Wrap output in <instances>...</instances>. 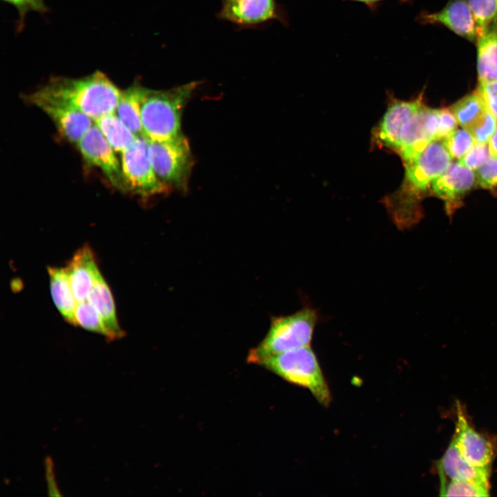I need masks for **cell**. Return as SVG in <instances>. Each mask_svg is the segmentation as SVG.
I'll return each mask as SVG.
<instances>
[{"mask_svg":"<svg viewBox=\"0 0 497 497\" xmlns=\"http://www.w3.org/2000/svg\"><path fill=\"white\" fill-rule=\"evenodd\" d=\"M439 109L428 107L422 95L405 101L390 95L387 108L371 133V144L398 155L403 164L437 141Z\"/></svg>","mask_w":497,"mask_h":497,"instance_id":"1","label":"cell"},{"mask_svg":"<svg viewBox=\"0 0 497 497\" xmlns=\"http://www.w3.org/2000/svg\"><path fill=\"white\" fill-rule=\"evenodd\" d=\"M451 164V157L442 140L433 141L413 160L404 164L401 185L386 195L382 203L398 228H407L420 218V200L432 182Z\"/></svg>","mask_w":497,"mask_h":497,"instance_id":"2","label":"cell"},{"mask_svg":"<svg viewBox=\"0 0 497 497\" xmlns=\"http://www.w3.org/2000/svg\"><path fill=\"white\" fill-rule=\"evenodd\" d=\"M39 90L72 105L94 121L115 113L121 92L99 70L81 78L52 77Z\"/></svg>","mask_w":497,"mask_h":497,"instance_id":"3","label":"cell"},{"mask_svg":"<svg viewBox=\"0 0 497 497\" xmlns=\"http://www.w3.org/2000/svg\"><path fill=\"white\" fill-rule=\"evenodd\" d=\"M197 85L192 81L167 90L150 89L141 112L145 137L162 142L182 134V112Z\"/></svg>","mask_w":497,"mask_h":497,"instance_id":"4","label":"cell"},{"mask_svg":"<svg viewBox=\"0 0 497 497\" xmlns=\"http://www.w3.org/2000/svg\"><path fill=\"white\" fill-rule=\"evenodd\" d=\"M260 364L285 380L308 389L324 407L330 405L331 391L311 346L269 356Z\"/></svg>","mask_w":497,"mask_h":497,"instance_id":"5","label":"cell"},{"mask_svg":"<svg viewBox=\"0 0 497 497\" xmlns=\"http://www.w3.org/2000/svg\"><path fill=\"white\" fill-rule=\"evenodd\" d=\"M318 320L316 311L311 307L275 318L264 339L250 353L248 360L260 364L269 356L310 346Z\"/></svg>","mask_w":497,"mask_h":497,"instance_id":"6","label":"cell"},{"mask_svg":"<svg viewBox=\"0 0 497 497\" xmlns=\"http://www.w3.org/2000/svg\"><path fill=\"white\" fill-rule=\"evenodd\" d=\"M148 155L157 177L163 184L168 188L186 189L193 157L188 139L183 134L166 141L149 140Z\"/></svg>","mask_w":497,"mask_h":497,"instance_id":"7","label":"cell"},{"mask_svg":"<svg viewBox=\"0 0 497 497\" xmlns=\"http://www.w3.org/2000/svg\"><path fill=\"white\" fill-rule=\"evenodd\" d=\"M149 139L137 137L121 153V164L126 191L143 197L165 193L168 188L157 177L148 155Z\"/></svg>","mask_w":497,"mask_h":497,"instance_id":"8","label":"cell"},{"mask_svg":"<svg viewBox=\"0 0 497 497\" xmlns=\"http://www.w3.org/2000/svg\"><path fill=\"white\" fill-rule=\"evenodd\" d=\"M26 99L43 110L70 142L77 144L93 125V120L79 110L39 89L26 95Z\"/></svg>","mask_w":497,"mask_h":497,"instance_id":"9","label":"cell"},{"mask_svg":"<svg viewBox=\"0 0 497 497\" xmlns=\"http://www.w3.org/2000/svg\"><path fill=\"white\" fill-rule=\"evenodd\" d=\"M77 146L88 164L99 168L114 186L126 191L121 164L115 150L95 124L77 142Z\"/></svg>","mask_w":497,"mask_h":497,"instance_id":"10","label":"cell"},{"mask_svg":"<svg viewBox=\"0 0 497 497\" xmlns=\"http://www.w3.org/2000/svg\"><path fill=\"white\" fill-rule=\"evenodd\" d=\"M218 17L240 27H253L281 19L275 0H231L222 1Z\"/></svg>","mask_w":497,"mask_h":497,"instance_id":"11","label":"cell"},{"mask_svg":"<svg viewBox=\"0 0 497 497\" xmlns=\"http://www.w3.org/2000/svg\"><path fill=\"white\" fill-rule=\"evenodd\" d=\"M456 431L453 439L463 458L476 467H489L494 456L491 442L469 424L462 408L457 403Z\"/></svg>","mask_w":497,"mask_h":497,"instance_id":"12","label":"cell"},{"mask_svg":"<svg viewBox=\"0 0 497 497\" xmlns=\"http://www.w3.org/2000/svg\"><path fill=\"white\" fill-rule=\"evenodd\" d=\"M420 20L445 27L471 42L478 37L477 24L467 0H449L442 10L422 14Z\"/></svg>","mask_w":497,"mask_h":497,"instance_id":"13","label":"cell"},{"mask_svg":"<svg viewBox=\"0 0 497 497\" xmlns=\"http://www.w3.org/2000/svg\"><path fill=\"white\" fill-rule=\"evenodd\" d=\"M476 183L474 171L459 162L451 163L449 166L431 185V191L444 200L448 211L453 210L460 199Z\"/></svg>","mask_w":497,"mask_h":497,"instance_id":"14","label":"cell"},{"mask_svg":"<svg viewBox=\"0 0 497 497\" xmlns=\"http://www.w3.org/2000/svg\"><path fill=\"white\" fill-rule=\"evenodd\" d=\"M77 301L87 300L98 275L101 273L93 250L85 244L74 253L66 266Z\"/></svg>","mask_w":497,"mask_h":497,"instance_id":"15","label":"cell"},{"mask_svg":"<svg viewBox=\"0 0 497 497\" xmlns=\"http://www.w3.org/2000/svg\"><path fill=\"white\" fill-rule=\"evenodd\" d=\"M440 478L450 480L468 481L489 487V467H476L467 462L452 439L437 464Z\"/></svg>","mask_w":497,"mask_h":497,"instance_id":"16","label":"cell"},{"mask_svg":"<svg viewBox=\"0 0 497 497\" xmlns=\"http://www.w3.org/2000/svg\"><path fill=\"white\" fill-rule=\"evenodd\" d=\"M87 300L99 313L110 340L124 336L117 318L115 304L112 292L100 273L92 286Z\"/></svg>","mask_w":497,"mask_h":497,"instance_id":"17","label":"cell"},{"mask_svg":"<svg viewBox=\"0 0 497 497\" xmlns=\"http://www.w3.org/2000/svg\"><path fill=\"white\" fill-rule=\"evenodd\" d=\"M476 43L478 81H497V19L478 33Z\"/></svg>","mask_w":497,"mask_h":497,"instance_id":"18","label":"cell"},{"mask_svg":"<svg viewBox=\"0 0 497 497\" xmlns=\"http://www.w3.org/2000/svg\"><path fill=\"white\" fill-rule=\"evenodd\" d=\"M150 89L138 81L121 90L116 115L137 136H145L142 124V106Z\"/></svg>","mask_w":497,"mask_h":497,"instance_id":"19","label":"cell"},{"mask_svg":"<svg viewBox=\"0 0 497 497\" xmlns=\"http://www.w3.org/2000/svg\"><path fill=\"white\" fill-rule=\"evenodd\" d=\"M48 273L50 294L57 309L67 322L75 326V311L77 301L66 267L48 266Z\"/></svg>","mask_w":497,"mask_h":497,"instance_id":"20","label":"cell"},{"mask_svg":"<svg viewBox=\"0 0 497 497\" xmlns=\"http://www.w3.org/2000/svg\"><path fill=\"white\" fill-rule=\"evenodd\" d=\"M95 124L117 153H121L128 148L137 137L115 113L95 120Z\"/></svg>","mask_w":497,"mask_h":497,"instance_id":"21","label":"cell"},{"mask_svg":"<svg viewBox=\"0 0 497 497\" xmlns=\"http://www.w3.org/2000/svg\"><path fill=\"white\" fill-rule=\"evenodd\" d=\"M449 109L458 124L467 130L479 121L488 110L477 90L457 101Z\"/></svg>","mask_w":497,"mask_h":497,"instance_id":"22","label":"cell"},{"mask_svg":"<svg viewBox=\"0 0 497 497\" xmlns=\"http://www.w3.org/2000/svg\"><path fill=\"white\" fill-rule=\"evenodd\" d=\"M75 326L108 338L103 321L95 308L88 301L79 302L75 311Z\"/></svg>","mask_w":497,"mask_h":497,"instance_id":"23","label":"cell"},{"mask_svg":"<svg viewBox=\"0 0 497 497\" xmlns=\"http://www.w3.org/2000/svg\"><path fill=\"white\" fill-rule=\"evenodd\" d=\"M489 487L468 481L440 482L442 496H488Z\"/></svg>","mask_w":497,"mask_h":497,"instance_id":"24","label":"cell"},{"mask_svg":"<svg viewBox=\"0 0 497 497\" xmlns=\"http://www.w3.org/2000/svg\"><path fill=\"white\" fill-rule=\"evenodd\" d=\"M467 1L475 18L478 33L497 19V0H467Z\"/></svg>","mask_w":497,"mask_h":497,"instance_id":"25","label":"cell"},{"mask_svg":"<svg viewBox=\"0 0 497 497\" xmlns=\"http://www.w3.org/2000/svg\"><path fill=\"white\" fill-rule=\"evenodd\" d=\"M442 142L451 158L457 159H460L475 144L472 135L465 128L455 130Z\"/></svg>","mask_w":497,"mask_h":497,"instance_id":"26","label":"cell"},{"mask_svg":"<svg viewBox=\"0 0 497 497\" xmlns=\"http://www.w3.org/2000/svg\"><path fill=\"white\" fill-rule=\"evenodd\" d=\"M497 128V119L488 110L484 117L468 131L475 143L488 144Z\"/></svg>","mask_w":497,"mask_h":497,"instance_id":"27","label":"cell"},{"mask_svg":"<svg viewBox=\"0 0 497 497\" xmlns=\"http://www.w3.org/2000/svg\"><path fill=\"white\" fill-rule=\"evenodd\" d=\"M476 183L483 188L497 186V157L489 158L476 170Z\"/></svg>","mask_w":497,"mask_h":497,"instance_id":"28","label":"cell"},{"mask_svg":"<svg viewBox=\"0 0 497 497\" xmlns=\"http://www.w3.org/2000/svg\"><path fill=\"white\" fill-rule=\"evenodd\" d=\"M491 156L488 144H476L460 159L459 163L474 170L481 166Z\"/></svg>","mask_w":497,"mask_h":497,"instance_id":"29","label":"cell"},{"mask_svg":"<svg viewBox=\"0 0 497 497\" xmlns=\"http://www.w3.org/2000/svg\"><path fill=\"white\" fill-rule=\"evenodd\" d=\"M13 6L18 11L19 20L17 29L21 30L23 27L26 15L29 12L45 13L48 8L44 0H2Z\"/></svg>","mask_w":497,"mask_h":497,"instance_id":"30","label":"cell"},{"mask_svg":"<svg viewBox=\"0 0 497 497\" xmlns=\"http://www.w3.org/2000/svg\"><path fill=\"white\" fill-rule=\"evenodd\" d=\"M476 90L483 97L489 112L497 119V81H479Z\"/></svg>","mask_w":497,"mask_h":497,"instance_id":"31","label":"cell"},{"mask_svg":"<svg viewBox=\"0 0 497 497\" xmlns=\"http://www.w3.org/2000/svg\"><path fill=\"white\" fill-rule=\"evenodd\" d=\"M458 121L450 109H439L438 140H442L457 129Z\"/></svg>","mask_w":497,"mask_h":497,"instance_id":"32","label":"cell"},{"mask_svg":"<svg viewBox=\"0 0 497 497\" xmlns=\"http://www.w3.org/2000/svg\"><path fill=\"white\" fill-rule=\"evenodd\" d=\"M488 145L491 155L497 157V128L491 137Z\"/></svg>","mask_w":497,"mask_h":497,"instance_id":"33","label":"cell"},{"mask_svg":"<svg viewBox=\"0 0 497 497\" xmlns=\"http://www.w3.org/2000/svg\"><path fill=\"white\" fill-rule=\"evenodd\" d=\"M351 1H359V2H362V3L367 4V6H375L376 4H377L378 3H379L382 1H384V0H351ZM400 1H405L407 0H400Z\"/></svg>","mask_w":497,"mask_h":497,"instance_id":"34","label":"cell"},{"mask_svg":"<svg viewBox=\"0 0 497 497\" xmlns=\"http://www.w3.org/2000/svg\"><path fill=\"white\" fill-rule=\"evenodd\" d=\"M231 1V0H222V1Z\"/></svg>","mask_w":497,"mask_h":497,"instance_id":"35","label":"cell"}]
</instances>
